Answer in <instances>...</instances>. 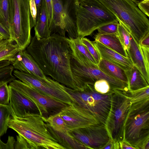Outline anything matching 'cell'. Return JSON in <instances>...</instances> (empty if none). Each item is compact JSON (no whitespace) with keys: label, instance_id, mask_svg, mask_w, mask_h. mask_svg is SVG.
I'll list each match as a JSON object with an SVG mask.
<instances>
[{"label":"cell","instance_id":"41","mask_svg":"<svg viewBox=\"0 0 149 149\" xmlns=\"http://www.w3.org/2000/svg\"><path fill=\"white\" fill-rule=\"evenodd\" d=\"M118 142L120 149H136L125 139Z\"/></svg>","mask_w":149,"mask_h":149},{"label":"cell","instance_id":"47","mask_svg":"<svg viewBox=\"0 0 149 149\" xmlns=\"http://www.w3.org/2000/svg\"><path fill=\"white\" fill-rule=\"evenodd\" d=\"M132 1L136 5L139 2L143 0H130Z\"/></svg>","mask_w":149,"mask_h":149},{"label":"cell","instance_id":"30","mask_svg":"<svg viewBox=\"0 0 149 149\" xmlns=\"http://www.w3.org/2000/svg\"><path fill=\"white\" fill-rule=\"evenodd\" d=\"M118 22L117 34L124 49L127 51L130 45V32L120 21H118Z\"/></svg>","mask_w":149,"mask_h":149},{"label":"cell","instance_id":"20","mask_svg":"<svg viewBox=\"0 0 149 149\" xmlns=\"http://www.w3.org/2000/svg\"><path fill=\"white\" fill-rule=\"evenodd\" d=\"M67 38L72 51L73 58L79 63L90 61L97 65L86 47L81 43L80 38L79 37L74 39Z\"/></svg>","mask_w":149,"mask_h":149},{"label":"cell","instance_id":"46","mask_svg":"<svg viewBox=\"0 0 149 149\" xmlns=\"http://www.w3.org/2000/svg\"><path fill=\"white\" fill-rule=\"evenodd\" d=\"M10 64L11 62L8 61H0V69L8 66Z\"/></svg>","mask_w":149,"mask_h":149},{"label":"cell","instance_id":"10","mask_svg":"<svg viewBox=\"0 0 149 149\" xmlns=\"http://www.w3.org/2000/svg\"><path fill=\"white\" fill-rule=\"evenodd\" d=\"M70 67L73 75L82 90L86 84L94 85L97 80L103 79L109 82L112 90L128 91L127 83L106 74L99 68L97 65L91 62L81 63L72 56Z\"/></svg>","mask_w":149,"mask_h":149},{"label":"cell","instance_id":"7","mask_svg":"<svg viewBox=\"0 0 149 149\" xmlns=\"http://www.w3.org/2000/svg\"><path fill=\"white\" fill-rule=\"evenodd\" d=\"M93 85L86 84L82 91L66 86L65 89L73 99V103L88 111L104 125L110 108L112 90L102 94L95 91Z\"/></svg>","mask_w":149,"mask_h":149},{"label":"cell","instance_id":"4","mask_svg":"<svg viewBox=\"0 0 149 149\" xmlns=\"http://www.w3.org/2000/svg\"><path fill=\"white\" fill-rule=\"evenodd\" d=\"M117 21L116 17L98 0H79L76 25L80 38L90 35L103 26Z\"/></svg>","mask_w":149,"mask_h":149},{"label":"cell","instance_id":"3","mask_svg":"<svg viewBox=\"0 0 149 149\" xmlns=\"http://www.w3.org/2000/svg\"><path fill=\"white\" fill-rule=\"evenodd\" d=\"M115 15L139 45L149 32L147 16L130 0H98Z\"/></svg>","mask_w":149,"mask_h":149},{"label":"cell","instance_id":"17","mask_svg":"<svg viewBox=\"0 0 149 149\" xmlns=\"http://www.w3.org/2000/svg\"><path fill=\"white\" fill-rule=\"evenodd\" d=\"M92 42L99 53L101 58L105 59L124 69H129L133 65L129 57H125L98 41Z\"/></svg>","mask_w":149,"mask_h":149},{"label":"cell","instance_id":"16","mask_svg":"<svg viewBox=\"0 0 149 149\" xmlns=\"http://www.w3.org/2000/svg\"><path fill=\"white\" fill-rule=\"evenodd\" d=\"M11 63L14 69L20 71L42 78L46 77L26 49L20 50Z\"/></svg>","mask_w":149,"mask_h":149},{"label":"cell","instance_id":"40","mask_svg":"<svg viewBox=\"0 0 149 149\" xmlns=\"http://www.w3.org/2000/svg\"><path fill=\"white\" fill-rule=\"evenodd\" d=\"M47 6L49 26L51 23L53 16V9L52 0H45Z\"/></svg>","mask_w":149,"mask_h":149},{"label":"cell","instance_id":"44","mask_svg":"<svg viewBox=\"0 0 149 149\" xmlns=\"http://www.w3.org/2000/svg\"><path fill=\"white\" fill-rule=\"evenodd\" d=\"M42 0H35L37 10V19L40 12Z\"/></svg>","mask_w":149,"mask_h":149},{"label":"cell","instance_id":"32","mask_svg":"<svg viewBox=\"0 0 149 149\" xmlns=\"http://www.w3.org/2000/svg\"><path fill=\"white\" fill-rule=\"evenodd\" d=\"M80 40L82 44L86 47L98 64L101 58L97 50L94 45L92 41L85 37L81 38Z\"/></svg>","mask_w":149,"mask_h":149},{"label":"cell","instance_id":"25","mask_svg":"<svg viewBox=\"0 0 149 149\" xmlns=\"http://www.w3.org/2000/svg\"><path fill=\"white\" fill-rule=\"evenodd\" d=\"M21 50L10 39L4 38L0 35V61H12L15 56Z\"/></svg>","mask_w":149,"mask_h":149},{"label":"cell","instance_id":"8","mask_svg":"<svg viewBox=\"0 0 149 149\" xmlns=\"http://www.w3.org/2000/svg\"><path fill=\"white\" fill-rule=\"evenodd\" d=\"M79 0H52V19L49 28L51 34L70 39L78 37L76 25L77 13Z\"/></svg>","mask_w":149,"mask_h":149},{"label":"cell","instance_id":"35","mask_svg":"<svg viewBox=\"0 0 149 149\" xmlns=\"http://www.w3.org/2000/svg\"><path fill=\"white\" fill-rule=\"evenodd\" d=\"M14 149H31L29 144L26 140L22 136H16Z\"/></svg>","mask_w":149,"mask_h":149},{"label":"cell","instance_id":"42","mask_svg":"<svg viewBox=\"0 0 149 149\" xmlns=\"http://www.w3.org/2000/svg\"><path fill=\"white\" fill-rule=\"evenodd\" d=\"M0 35L4 38H10V36L8 29L0 22Z\"/></svg>","mask_w":149,"mask_h":149},{"label":"cell","instance_id":"23","mask_svg":"<svg viewBox=\"0 0 149 149\" xmlns=\"http://www.w3.org/2000/svg\"><path fill=\"white\" fill-rule=\"evenodd\" d=\"M103 72L116 79L127 84L125 71L118 65L105 59L101 58L97 64Z\"/></svg>","mask_w":149,"mask_h":149},{"label":"cell","instance_id":"14","mask_svg":"<svg viewBox=\"0 0 149 149\" xmlns=\"http://www.w3.org/2000/svg\"><path fill=\"white\" fill-rule=\"evenodd\" d=\"M59 114L64 120L68 131L101 123L89 112L74 103L68 106Z\"/></svg>","mask_w":149,"mask_h":149},{"label":"cell","instance_id":"11","mask_svg":"<svg viewBox=\"0 0 149 149\" xmlns=\"http://www.w3.org/2000/svg\"><path fill=\"white\" fill-rule=\"evenodd\" d=\"M13 75L40 93L68 105L73 100L65 89V86L47 76L42 78L14 69Z\"/></svg>","mask_w":149,"mask_h":149},{"label":"cell","instance_id":"21","mask_svg":"<svg viewBox=\"0 0 149 149\" xmlns=\"http://www.w3.org/2000/svg\"><path fill=\"white\" fill-rule=\"evenodd\" d=\"M34 36L38 40L47 38L51 35L49 28L48 16L45 0H42L40 12L34 27Z\"/></svg>","mask_w":149,"mask_h":149},{"label":"cell","instance_id":"43","mask_svg":"<svg viewBox=\"0 0 149 149\" xmlns=\"http://www.w3.org/2000/svg\"><path fill=\"white\" fill-rule=\"evenodd\" d=\"M139 45L143 46L149 47V32L141 40Z\"/></svg>","mask_w":149,"mask_h":149},{"label":"cell","instance_id":"45","mask_svg":"<svg viewBox=\"0 0 149 149\" xmlns=\"http://www.w3.org/2000/svg\"><path fill=\"white\" fill-rule=\"evenodd\" d=\"M102 149H114L113 142L110 139L102 147Z\"/></svg>","mask_w":149,"mask_h":149},{"label":"cell","instance_id":"1","mask_svg":"<svg viewBox=\"0 0 149 149\" xmlns=\"http://www.w3.org/2000/svg\"><path fill=\"white\" fill-rule=\"evenodd\" d=\"M67 38L57 33L39 40L34 36L26 50L46 75L66 87L81 90L71 71L72 51Z\"/></svg>","mask_w":149,"mask_h":149},{"label":"cell","instance_id":"5","mask_svg":"<svg viewBox=\"0 0 149 149\" xmlns=\"http://www.w3.org/2000/svg\"><path fill=\"white\" fill-rule=\"evenodd\" d=\"M10 24V38L21 50L25 49L31 40L33 27L30 10L29 0H9Z\"/></svg>","mask_w":149,"mask_h":149},{"label":"cell","instance_id":"33","mask_svg":"<svg viewBox=\"0 0 149 149\" xmlns=\"http://www.w3.org/2000/svg\"><path fill=\"white\" fill-rule=\"evenodd\" d=\"M118 21L110 23L97 29V34H117Z\"/></svg>","mask_w":149,"mask_h":149},{"label":"cell","instance_id":"29","mask_svg":"<svg viewBox=\"0 0 149 149\" xmlns=\"http://www.w3.org/2000/svg\"><path fill=\"white\" fill-rule=\"evenodd\" d=\"M131 98V103L139 102L149 98V86L133 91H125Z\"/></svg>","mask_w":149,"mask_h":149},{"label":"cell","instance_id":"36","mask_svg":"<svg viewBox=\"0 0 149 149\" xmlns=\"http://www.w3.org/2000/svg\"><path fill=\"white\" fill-rule=\"evenodd\" d=\"M139 46L147 71L149 73V47L139 45Z\"/></svg>","mask_w":149,"mask_h":149},{"label":"cell","instance_id":"13","mask_svg":"<svg viewBox=\"0 0 149 149\" xmlns=\"http://www.w3.org/2000/svg\"><path fill=\"white\" fill-rule=\"evenodd\" d=\"M68 132L71 135L91 149H102L110 139L104 125L101 123Z\"/></svg>","mask_w":149,"mask_h":149},{"label":"cell","instance_id":"27","mask_svg":"<svg viewBox=\"0 0 149 149\" xmlns=\"http://www.w3.org/2000/svg\"><path fill=\"white\" fill-rule=\"evenodd\" d=\"M43 118L44 121L56 131L60 132L68 131L64 120L59 113L50 116L47 118Z\"/></svg>","mask_w":149,"mask_h":149},{"label":"cell","instance_id":"38","mask_svg":"<svg viewBox=\"0 0 149 149\" xmlns=\"http://www.w3.org/2000/svg\"><path fill=\"white\" fill-rule=\"evenodd\" d=\"M30 10L33 27L36 25L37 20V10L35 0H29Z\"/></svg>","mask_w":149,"mask_h":149},{"label":"cell","instance_id":"9","mask_svg":"<svg viewBox=\"0 0 149 149\" xmlns=\"http://www.w3.org/2000/svg\"><path fill=\"white\" fill-rule=\"evenodd\" d=\"M131 103L125 91L112 90L110 108L104 125L113 142L124 139V123Z\"/></svg>","mask_w":149,"mask_h":149},{"label":"cell","instance_id":"12","mask_svg":"<svg viewBox=\"0 0 149 149\" xmlns=\"http://www.w3.org/2000/svg\"><path fill=\"white\" fill-rule=\"evenodd\" d=\"M8 85L32 101L37 106L40 114L45 118L59 113L69 105L44 95L19 79L13 80Z\"/></svg>","mask_w":149,"mask_h":149},{"label":"cell","instance_id":"28","mask_svg":"<svg viewBox=\"0 0 149 149\" xmlns=\"http://www.w3.org/2000/svg\"><path fill=\"white\" fill-rule=\"evenodd\" d=\"M10 20L9 0H0V22L8 31Z\"/></svg>","mask_w":149,"mask_h":149},{"label":"cell","instance_id":"22","mask_svg":"<svg viewBox=\"0 0 149 149\" xmlns=\"http://www.w3.org/2000/svg\"><path fill=\"white\" fill-rule=\"evenodd\" d=\"M94 39L95 41L99 42L123 56L129 57L127 52L124 49L117 34H97Z\"/></svg>","mask_w":149,"mask_h":149},{"label":"cell","instance_id":"2","mask_svg":"<svg viewBox=\"0 0 149 149\" xmlns=\"http://www.w3.org/2000/svg\"><path fill=\"white\" fill-rule=\"evenodd\" d=\"M8 125L26 140L31 149H66L52 136L39 113H29L23 118L11 115Z\"/></svg>","mask_w":149,"mask_h":149},{"label":"cell","instance_id":"37","mask_svg":"<svg viewBox=\"0 0 149 149\" xmlns=\"http://www.w3.org/2000/svg\"><path fill=\"white\" fill-rule=\"evenodd\" d=\"M15 141L14 137L9 135L6 143H4L0 139V149H14Z\"/></svg>","mask_w":149,"mask_h":149},{"label":"cell","instance_id":"39","mask_svg":"<svg viewBox=\"0 0 149 149\" xmlns=\"http://www.w3.org/2000/svg\"><path fill=\"white\" fill-rule=\"evenodd\" d=\"M139 10L147 16L149 17V0H143L137 5Z\"/></svg>","mask_w":149,"mask_h":149},{"label":"cell","instance_id":"18","mask_svg":"<svg viewBox=\"0 0 149 149\" xmlns=\"http://www.w3.org/2000/svg\"><path fill=\"white\" fill-rule=\"evenodd\" d=\"M130 47L127 51L128 57L131 59L133 65L140 72L149 84V73L147 71L139 45L130 33Z\"/></svg>","mask_w":149,"mask_h":149},{"label":"cell","instance_id":"24","mask_svg":"<svg viewBox=\"0 0 149 149\" xmlns=\"http://www.w3.org/2000/svg\"><path fill=\"white\" fill-rule=\"evenodd\" d=\"M125 72L128 91L136 90L149 86L141 73L133 65Z\"/></svg>","mask_w":149,"mask_h":149},{"label":"cell","instance_id":"19","mask_svg":"<svg viewBox=\"0 0 149 149\" xmlns=\"http://www.w3.org/2000/svg\"><path fill=\"white\" fill-rule=\"evenodd\" d=\"M46 123L47 129L52 136L66 149H91L71 135L68 131L64 132L56 131L48 123Z\"/></svg>","mask_w":149,"mask_h":149},{"label":"cell","instance_id":"31","mask_svg":"<svg viewBox=\"0 0 149 149\" xmlns=\"http://www.w3.org/2000/svg\"><path fill=\"white\" fill-rule=\"evenodd\" d=\"M8 82L0 81V104L8 105L10 100V92Z\"/></svg>","mask_w":149,"mask_h":149},{"label":"cell","instance_id":"26","mask_svg":"<svg viewBox=\"0 0 149 149\" xmlns=\"http://www.w3.org/2000/svg\"><path fill=\"white\" fill-rule=\"evenodd\" d=\"M12 115L9 104L4 105L0 104V139L1 137L6 133L8 128V121Z\"/></svg>","mask_w":149,"mask_h":149},{"label":"cell","instance_id":"34","mask_svg":"<svg viewBox=\"0 0 149 149\" xmlns=\"http://www.w3.org/2000/svg\"><path fill=\"white\" fill-rule=\"evenodd\" d=\"M93 86L95 91L101 94H107L112 90L109 82L103 79L97 80L95 82Z\"/></svg>","mask_w":149,"mask_h":149},{"label":"cell","instance_id":"6","mask_svg":"<svg viewBox=\"0 0 149 149\" xmlns=\"http://www.w3.org/2000/svg\"><path fill=\"white\" fill-rule=\"evenodd\" d=\"M148 138L149 98L131 103L124 123L123 139L136 148Z\"/></svg>","mask_w":149,"mask_h":149},{"label":"cell","instance_id":"15","mask_svg":"<svg viewBox=\"0 0 149 149\" xmlns=\"http://www.w3.org/2000/svg\"><path fill=\"white\" fill-rule=\"evenodd\" d=\"M8 86L10 92L9 105L12 111V115L23 118L29 113L39 114L37 106L32 101L18 91Z\"/></svg>","mask_w":149,"mask_h":149}]
</instances>
